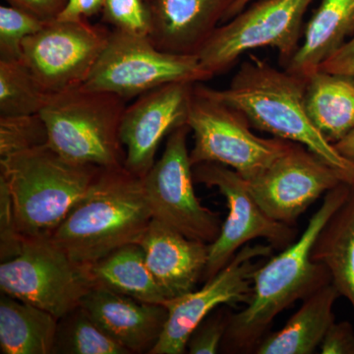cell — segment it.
Returning a JSON list of instances; mask_svg holds the SVG:
<instances>
[{"mask_svg":"<svg viewBox=\"0 0 354 354\" xmlns=\"http://www.w3.org/2000/svg\"><path fill=\"white\" fill-rule=\"evenodd\" d=\"M353 186L342 183L326 193L297 241L255 270L250 299L242 311L230 312L221 353H254L279 314L330 283L327 268L312 259V250L326 223L348 199Z\"/></svg>","mask_w":354,"mask_h":354,"instance_id":"cell-1","label":"cell"},{"mask_svg":"<svg viewBox=\"0 0 354 354\" xmlns=\"http://www.w3.org/2000/svg\"><path fill=\"white\" fill-rule=\"evenodd\" d=\"M205 94L243 114L251 127L276 138L306 147L354 185V165L337 152L310 120L305 106L306 79L252 57L241 64L227 88L197 83Z\"/></svg>","mask_w":354,"mask_h":354,"instance_id":"cell-2","label":"cell"},{"mask_svg":"<svg viewBox=\"0 0 354 354\" xmlns=\"http://www.w3.org/2000/svg\"><path fill=\"white\" fill-rule=\"evenodd\" d=\"M153 218L142 177L124 165L101 167L50 239L74 262L90 266L121 246L140 243Z\"/></svg>","mask_w":354,"mask_h":354,"instance_id":"cell-3","label":"cell"},{"mask_svg":"<svg viewBox=\"0 0 354 354\" xmlns=\"http://www.w3.org/2000/svg\"><path fill=\"white\" fill-rule=\"evenodd\" d=\"M101 167L77 164L50 146L0 158L14 215L25 239L50 237L86 194Z\"/></svg>","mask_w":354,"mask_h":354,"instance_id":"cell-4","label":"cell"},{"mask_svg":"<svg viewBox=\"0 0 354 354\" xmlns=\"http://www.w3.org/2000/svg\"><path fill=\"white\" fill-rule=\"evenodd\" d=\"M124 100L83 87L48 95L39 115L48 130V145L77 164L124 165L120 138Z\"/></svg>","mask_w":354,"mask_h":354,"instance_id":"cell-5","label":"cell"},{"mask_svg":"<svg viewBox=\"0 0 354 354\" xmlns=\"http://www.w3.org/2000/svg\"><path fill=\"white\" fill-rule=\"evenodd\" d=\"M314 0H258L218 26L197 57L212 77L232 68L242 55L257 48L278 51L283 68L300 46L304 16Z\"/></svg>","mask_w":354,"mask_h":354,"instance_id":"cell-6","label":"cell"},{"mask_svg":"<svg viewBox=\"0 0 354 354\" xmlns=\"http://www.w3.org/2000/svg\"><path fill=\"white\" fill-rule=\"evenodd\" d=\"M187 124L194 138L190 151L193 165L216 162L234 169L246 180L259 176L292 145L276 137L257 136L243 114L203 93L197 83Z\"/></svg>","mask_w":354,"mask_h":354,"instance_id":"cell-7","label":"cell"},{"mask_svg":"<svg viewBox=\"0 0 354 354\" xmlns=\"http://www.w3.org/2000/svg\"><path fill=\"white\" fill-rule=\"evenodd\" d=\"M213 78L197 55L165 53L149 37L113 29L101 57L81 87L118 95L124 101L174 82H203Z\"/></svg>","mask_w":354,"mask_h":354,"instance_id":"cell-8","label":"cell"},{"mask_svg":"<svg viewBox=\"0 0 354 354\" xmlns=\"http://www.w3.org/2000/svg\"><path fill=\"white\" fill-rule=\"evenodd\" d=\"M88 266L80 265L50 237L26 239L20 255L0 265V290L62 318L80 306L94 288Z\"/></svg>","mask_w":354,"mask_h":354,"instance_id":"cell-9","label":"cell"},{"mask_svg":"<svg viewBox=\"0 0 354 354\" xmlns=\"http://www.w3.org/2000/svg\"><path fill=\"white\" fill-rule=\"evenodd\" d=\"M189 125L177 127L169 135L162 158L143 178L153 218L188 239L213 243L221 223L218 214L203 206L194 190L193 165L187 140Z\"/></svg>","mask_w":354,"mask_h":354,"instance_id":"cell-10","label":"cell"},{"mask_svg":"<svg viewBox=\"0 0 354 354\" xmlns=\"http://www.w3.org/2000/svg\"><path fill=\"white\" fill-rule=\"evenodd\" d=\"M197 183L216 188L225 198L228 215L218 239L209 244V257L203 279L209 281L254 239H263L272 248L285 249L297 241L295 227L272 220L253 197L246 179L234 169L216 162L193 165Z\"/></svg>","mask_w":354,"mask_h":354,"instance_id":"cell-11","label":"cell"},{"mask_svg":"<svg viewBox=\"0 0 354 354\" xmlns=\"http://www.w3.org/2000/svg\"><path fill=\"white\" fill-rule=\"evenodd\" d=\"M106 28L88 19L53 20L28 37L22 62L48 95L81 87L109 41Z\"/></svg>","mask_w":354,"mask_h":354,"instance_id":"cell-12","label":"cell"},{"mask_svg":"<svg viewBox=\"0 0 354 354\" xmlns=\"http://www.w3.org/2000/svg\"><path fill=\"white\" fill-rule=\"evenodd\" d=\"M271 244L242 247L232 261L200 290L165 302L169 311L165 329L149 354H183L197 326L221 305L247 304L252 292V276L258 258L271 255Z\"/></svg>","mask_w":354,"mask_h":354,"instance_id":"cell-13","label":"cell"},{"mask_svg":"<svg viewBox=\"0 0 354 354\" xmlns=\"http://www.w3.org/2000/svg\"><path fill=\"white\" fill-rule=\"evenodd\" d=\"M342 183L339 172L297 143L259 176L247 180L249 190L268 216L290 227L319 198Z\"/></svg>","mask_w":354,"mask_h":354,"instance_id":"cell-14","label":"cell"},{"mask_svg":"<svg viewBox=\"0 0 354 354\" xmlns=\"http://www.w3.org/2000/svg\"><path fill=\"white\" fill-rule=\"evenodd\" d=\"M195 84H165L140 95L127 106L120 127L125 169L140 177L152 169L162 140L177 127L187 124Z\"/></svg>","mask_w":354,"mask_h":354,"instance_id":"cell-15","label":"cell"},{"mask_svg":"<svg viewBox=\"0 0 354 354\" xmlns=\"http://www.w3.org/2000/svg\"><path fill=\"white\" fill-rule=\"evenodd\" d=\"M81 307L113 341L130 354L150 353L165 329L169 311L165 304L139 301L95 286Z\"/></svg>","mask_w":354,"mask_h":354,"instance_id":"cell-16","label":"cell"},{"mask_svg":"<svg viewBox=\"0 0 354 354\" xmlns=\"http://www.w3.org/2000/svg\"><path fill=\"white\" fill-rule=\"evenodd\" d=\"M139 244L167 299L196 290L208 263L209 244L188 239L155 218Z\"/></svg>","mask_w":354,"mask_h":354,"instance_id":"cell-17","label":"cell"},{"mask_svg":"<svg viewBox=\"0 0 354 354\" xmlns=\"http://www.w3.org/2000/svg\"><path fill=\"white\" fill-rule=\"evenodd\" d=\"M236 0H153V46L165 53L197 55L223 24Z\"/></svg>","mask_w":354,"mask_h":354,"instance_id":"cell-18","label":"cell"},{"mask_svg":"<svg viewBox=\"0 0 354 354\" xmlns=\"http://www.w3.org/2000/svg\"><path fill=\"white\" fill-rule=\"evenodd\" d=\"M286 71L307 79L354 36V0H321Z\"/></svg>","mask_w":354,"mask_h":354,"instance_id":"cell-19","label":"cell"},{"mask_svg":"<svg viewBox=\"0 0 354 354\" xmlns=\"http://www.w3.org/2000/svg\"><path fill=\"white\" fill-rule=\"evenodd\" d=\"M339 297L341 295L332 283L319 288L304 299V304L281 330L266 335L254 353H315L335 322L334 306Z\"/></svg>","mask_w":354,"mask_h":354,"instance_id":"cell-20","label":"cell"},{"mask_svg":"<svg viewBox=\"0 0 354 354\" xmlns=\"http://www.w3.org/2000/svg\"><path fill=\"white\" fill-rule=\"evenodd\" d=\"M305 106L317 129L337 143L354 128V76L318 70L306 79Z\"/></svg>","mask_w":354,"mask_h":354,"instance_id":"cell-21","label":"cell"},{"mask_svg":"<svg viewBox=\"0 0 354 354\" xmlns=\"http://www.w3.org/2000/svg\"><path fill=\"white\" fill-rule=\"evenodd\" d=\"M58 319L35 305L1 293L2 354H53Z\"/></svg>","mask_w":354,"mask_h":354,"instance_id":"cell-22","label":"cell"},{"mask_svg":"<svg viewBox=\"0 0 354 354\" xmlns=\"http://www.w3.org/2000/svg\"><path fill=\"white\" fill-rule=\"evenodd\" d=\"M312 259L327 268L330 283L354 311V185L317 237Z\"/></svg>","mask_w":354,"mask_h":354,"instance_id":"cell-23","label":"cell"},{"mask_svg":"<svg viewBox=\"0 0 354 354\" xmlns=\"http://www.w3.org/2000/svg\"><path fill=\"white\" fill-rule=\"evenodd\" d=\"M88 272L95 286L148 304H164L167 300L149 270L139 243L120 247L88 266Z\"/></svg>","mask_w":354,"mask_h":354,"instance_id":"cell-24","label":"cell"},{"mask_svg":"<svg viewBox=\"0 0 354 354\" xmlns=\"http://www.w3.org/2000/svg\"><path fill=\"white\" fill-rule=\"evenodd\" d=\"M53 354H130L79 306L58 319Z\"/></svg>","mask_w":354,"mask_h":354,"instance_id":"cell-25","label":"cell"},{"mask_svg":"<svg viewBox=\"0 0 354 354\" xmlns=\"http://www.w3.org/2000/svg\"><path fill=\"white\" fill-rule=\"evenodd\" d=\"M48 95L22 60H0V116L38 114Z\"/></svg>","mask_w":354,"mask_h":354,"instance_id":"cell-26","label":"cell"},{"mask_svg":"<svg viewBox=\"0 0 354 354\" xmlns=\"http://www.w3.org/2000/svg\"><path fill=\"white\" fill-rule=\"evenodd\" d=\"M48 130L39 113L0 116V158L46 145Z\"/></svg>","mask_w":354,"mask_h":354,"instance_id":"cell-27","label":"cell"},{"mask_svg":"<svg viewBox=\"0 0 354 354\" xmlns=\"http://www.w3.org/2000/svg\"><path fill=\"white\" fill-rule=\"evenodd\" d=\"M46 23L19 7L0 6V60H22L23 41Z\"/></svg>","mask_w":354,"mask_h":354,"instance_id":"cell-28","label":"cell"},{"mask_svg":"<svg viewBox=\"0 0 354 354\" xmlns=\"http://www.w3.org/2000/svg\"><path fill=\"white\" fill-rule=\"evenodd\" d=\"M153 0H104L102 21L118 31L139 37L150 36Z\"/></svg>","mask_w":354,"mask_h":354,"instance_id":"cell-29","label":"cell"},{"mask_svg":"<svg viewBox=\"0 0 354 354\" xmlns=\"http://www.w3.org/2000/svg\"><path fill=\"white\" fill-rule=\"evenodd\" d=\"M230 311L220 308L204 319L188 339L186 351L190 354H214L221 351Z\"/></svg>","mask_w":354,"mask_h":354,"instance_id":"cell-30","label":"cell"},{"mask_svg":"<svg viewBox=\"0 0 354 354\" xmlns=\"http://www.w3.org/2000/svg\"><path fill=\"white\" fill-rule=\"evenodd\" d=\"M25 237L20 234L14 215L12 199L3 177L0 176V261L20 255Z\"/></svg>","mask_w":354,"mask_h":354,"instance_id":"cell-31","label":"cell"},{"mask_svg":"<svg viewBox=\"0 0 354 354\" xmlns=\"http://www.w3.org/2000/svg\"><path fill=\"white\" fill-rule=\"evenodd\" d=\"M322 354H354V327L348 321L334 323L320 346Z\"/></svg>","mask_w":354,"mask_h":354,"instance_id":"cell-32","label":"cell"},{"mask_svg":"<svg viewBox=\"0 0 354 354\" xmlns=\"http://www.w3.org/2000/svg\"><path fill=\"white\" fill-rule=\"evenodd\" d=\"M318 70L329 73L354 76V36L326 59Z\"/></svg>","mask_w":354,"mask_h":354,"instance_id":"cell-33","label":"cell"},{"mask_svg":"<svg viewBox=\"0 0 354 354\" xmlns=\"http://www.w3.org/2000/svg\"><path fill=\"white\" fill-rule=\"evenodd\" d=\"M10 6L19 7L34 14L39 19L50 22L57 19L64 10L67 0H6Z\"/></svg>","mask_w":354,"mask_h":354,"instance_id":"cell-34","label":"cell"},{"mask_svg":"<svg viewBox=\"0 0 354 354\" xmlns=\"http://www.w3.org/2000/svg\"><path fill=\"white\" fill-rule=\"evenodd\" d=\"M104 0H67L64 10L57 19L62 21H79L88 19L102 12Z\"/></svg>","mask_w":354,"mask_h":354,"instance_id":"cell-35","label":"cell"},{"mask_svg":"<svg viewBox=\"0 0 354 354\" xmlns=\"http://www.w3.org/2000/svg\"><path fill=\"white\" fill-rule=\"evenodd\" d=\"M334 146L342 157L354 165V128Z\"/></svg>","mask_w":354,"mask_h":354,"instance_id":"cell-36","label":"cell"},{"mask_svg":"<svg viewBox=\"0 0 354 354\" xmlns=\"http://www.w3.org/2000/svg\"><path fill=\"white\" fill-rule=\"evenodd\" d=\"M252 1L253 0H236V1L234 2V6L230 8V10L228 11L227 18H225V22L232 19V18H234V16L237 15L239 12H241V11L243 10L245 7L248 6Z\"/></svg>","mask_w":354,"mask_h":354,"instance_id":"cell-37","label":"cell"}]
</instances>
